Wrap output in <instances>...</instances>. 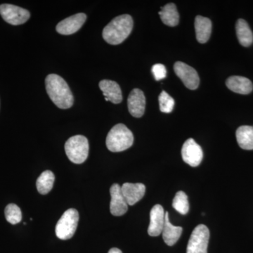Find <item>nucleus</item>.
Returning a JSON list of instances; mask_svg holds the SVG:
<instances>
[{"instance_id":"9","label":"nucleus","mask_w":253,"mask_h":253,"mask_svg":"<svg viewBox=\"0 0 253 253\" xmlns=\"http://www.w3.org/2000/svg\"><path fill=\"white\" fill-rule=\"evenodd\" d=\"M183 161L191 167H197L204 158L202 148L192 138L187 139L181 149Z\"/></svg>"},{"instance_id":"1","label":"nucleus","mask_w":253,"mask_h":253,"mask_svg":"<svg viewBox=\"0 0 253 253\" xmlns=\"http://www.w3.org/2000/svg\"><path fill=\"white\" fill-rule=\"evenodd\" d=\"M46 90L50 99L61 109H70L73 105V96L69 86L63 78L50 74L45 80Z\"/></svg>"},{"instance_id":"23","label":"nucleus","mask_w":253,"mask_h":253,"mask_svg":"<svg viewBox=\"0 0 253 253\" xmlns=\"http://www.w3.org/2000/svg\"><path fill=\"white\" fill-rule=\"evenodd\" d=\"M172 207L180 214H187L189 211V203L187 195L184 191H178L173 199Z\"/></svg>"},{"instance_id":"5","label":"nucleus","mask_w":253,"mask_h":253,"mask_svg":"<svg viewBox=\"0 0 253 253\" xmlns=\"http://www.w3.org/2000/svg\"><path fill=\"white\" fill-rule=\"evenodd\" d=\"M79 221V213L71 208L63 213L56 225V235L61 240H68L74 236Z\"/></svg>"},{"instance_id":"6","label":"nucleus","mask_w":253,"mask_h":253,"mask_svg":"<svg viewBox=\"0 0 253 253\" xmlns=\"http://www.w3.org/2000/svg\"><path fill=\"white\" fill-rule=\"evenodd\" d=\"M209 239V229L204 224H199L191 234L186 253H208Z\"/></svg>"},{"instance_id":"4","label":"nucleus","mask_w":253,"mask_h":253,"mask_svg":"<svg viewBox=\"0 0 253 253\" xmlns=\"http://www.w3.org/2000/svg\"><path fill=\"white\" fill-rule=\"evenodd\" d=\"M89 149L87 139L83 135L73 136L65 144V151L68 158L76 164H81L86 161L89 155Z\"/></svg>"},{"instance_id":"11","label":"nucleus","mask_w":253,"mask_h":253,"mask_svg":"<svg viewBox=\"0 0 253 253\" xmlns=\"http://www.w3.org/2000/svg\"><path fill=\"white\" fill-rule=\"evenodd\" d=\"M86 19V16L83 13L75 14L63 20L56 26V31L61 35L69 36L79 31Z\"/></svg>"},{"instance_id":"17","label":"nucleus","mask_w":253,"mask_h":253,"mask_svg":"<svg viewBox=\"0 0 253 253\" xmlns=\"http://www.w3.org/2000/svg\"><path fill=\"white\" fill-rule=\"evenodd\" d=\"M196 40L201 44L207 42L212 33V22L209 18L197 16L195 20Z\"/></svg>"},{"instance_id":"20","label":"nucleus","mask_w":253,"mask_h":253,"mask_svg":"<svg viewBox=\"0 0 253 253\" xmlns=\"http://www.w3.org/2000/svg\"><path fill=\"white\" fill-rule=\"evenodd\" d=\"M159 15L163 23L168 26L174 27L179 24V13L176 9V5L173 3H169L163 7H161Z\"/></svg>"},{"instance_id":"16","label":"nucleus","mask_w":253,"mask_h":253,"mask_svg":"<svg viewBox=\"0 0 253 253\" xmlns=\"http://www.w3.org/2000/svg\"><path fill=\"white\" fill-rule=\"evenodd\" d=\"M226 85L230 90L241 94H249L253 89L252 82L242 76H231L226 80Z\"/></svg>"},{"instance_id":"25","label":"nucleus","mask_w":253,"mask_h":253,"mask_svg":"<svg viewBox=\"0 0 253 253\" xmlns=\"http://www.w3.org/2000/svg\"><path fill=\"white\" fill-rule=\"evenodd\" d=\"M160 110L161 112L169 113L172 112L174 106V100L166 91H163L158 97Z\"/></svg>"},{"instance_id":"27","label":"nucleus","mask_w":253,"mask_h":253,"mask_svg":"<svg viewBox=\"0 0 253 253\" xmlns=\"http://www.w3.org/2000/svg\"><path fill=\"white\" fill-rule=\"evenodd\" d=\"M108 253H123L121 250L116 249V248H113L110 250L109 252Z\"/></svg>"},{"instance_id":"12","label":"nucleus","mask_w":253,"mask_h":253,"mask_svg":"<svg viewBox=\"0 0 253 253\" xmlns=\"http://www.w3.org/2000/svg\"><path fill=\"white\" fill-rule=\"evenodd\" d=\"M166 212L161 205H156L150 212V224L148 234L151 236H158L162 234L164 227Z\"/></svg>"},{"instance_id":"2","label":"nucleus","mask_w":253,"mask_h":253,"mask_svg":"<svg viewBox=\"0 0 253 253\" xmlns=\"http://www.w3.org/2000/svg\"><path fill=\"white\" fill-rule=\"evenodd\" d=\"M134 22L132 18L128 14L121 15L113 18L104 28L103 38L106 42L113 45L121 44L132 31Z\"/></svg>"},{"instance_id":"15","label":"nucleus","mask_w":253,"mask_h":253,"mask_svg":"<svg viewBox=\"0 0 253 253\" xmlns=\"http://www.w3.org/2000/svg\"><path fill=\"white\" fill-rule=\"evenodd\" d=\"M99 88L103 91L106 101L118 104L122 101V91L116 82L104 80L99 83Z\"/></svg>"},{"instance_id":"10","label":"nucleus","mask_w":253,"mask_h":253,"mask_svg":"<svg viewBox=\"0 0 253 253\" xmlns=\"http://www.w3.org/2000/svg\"><path fill=\"white\" fill-rule=\"evenodd\" d=\"M111 201L110 204V211L114 216H122L126 214L128 209V204L123 196L121 186L118 184H114L110 189Z\"/></svg>"},{"instance_id":"21","label":"nucleus","mask_w":253,"mask_h":253,"mask_svg":"<svg viewBox=\"0 0 253 253\" xmlns=\"http://www.w3.org/2000/svg\"><path fill=\"white\" fill-rule=\"evenodd\" d=\"M236 35L241 45L248 47L253 42V34L248 23L242 18L238 20L236 26Z\"/></svg>"},{"instance_id":"18","label":"nucleus","mask_w":253,"mask_h":253,"mask_svg":"<svg viewBox=\"0 0 253 253\" xmlns=\"http://www.w3.org/2000/svg\"><path fill=\"white\" fill-rule=\"evenodd\" d=\"M182 227L172 225L169 219V214L166 212L164 227L162 232L163 239L165 243L169 246H174L181 237Z\"/></svg>"},{"instance_id":"26","label":"nucleus","mask_w":253,"mask_h":253,"mask_svg":"<svg viewBox=\"0 0 253 253\" xmlns=\"http://www.w3.org/2000/svg\"><path fill=\"white\" fill-rule=\"evenodd\" d=\"M152 73L154 74L155 80L157 81H161L166 77L167 71L164 65L161 63L155 64L152 67Z\"/></svg>"},{"instance_id":"7","label":"nucleus","mask_w":253,"mask_h":253,"mask_svg":"<svg viewBox=\"0 0 253 253\" xmlns=\"http://www.w3.org/2000/svg\"><path fill=\"white\" fill-rule=\"evenodd\" d=\"M0 14L6 22L13 26L23 24L31 16L28 10L9 4L0 5Z\"/></svg>"},{"instance_id":"3","label":"nucleus","mask_w":253,"mask_h":253,"mask_svg":"<svg viewBox=\"0 0 253 253\" xmlns=\"http://www.w3.org/2000/svg\"><path fill=\"white\" fill-rule=\"evenodd\" d=\"M106 143L109 151L121 152L132 146L134 136L125 125L118 124L110 130L106 137Z\"/></svg>"},{"instance_id":"13","label":"nucleus","mask_w":253,"mask_h":253,"mask_svg":"<svg viewBox=\"0 0 253 253\" xmlns=\"http://www.w3.org/2000/svg\"><path fill=\"white\" fill-rule=\"evenodd\" d=\"M127 106L131 116L135 118L142 117L146 108L144 92L139 89H133L128 96Z\"/></svg>"},{"instance_id":"24","label":"nucleus","mask_w":253,"mask_h":253,"mask_svg":"<svg viewBox=\"0 0 253 253\" xmlns=\"http://www.w3.org/2000/svg\"><path fill=\"white\" fill-rule=\"evenodd\" d=\"M5 217L8 222L11 224H16L22 220V212L16 205L11 204L5 208Z\"/></svg>"},{"instance_id":"8","label":"nucleus","mask_w":253,"mask_h":253,"mask_svg":"<svg viewBox=\"0 0 253 253\" xmlns=\"http://www.w3.org/2000/svg\"><path fill=\"white\" fill-rule=\"evenodd\" d=\"M174 72L188 89L194 90L199 86L200 78L197 71L185 63L177 61L174 65Z\"/></svg>"},{"instance_id":"22","label":"nucleus","mask_w":253,"mask_h":253,"mask_svg":"<svg viewBox=\"0 0 253 253\" xmlns=\"http://www.w3.org/2000/svg\"><path fill=\"white\" fill-rule=\"evenodd\" d=\"M55 180L54 173L51 171L46 170L42 173L37 180V189L40 194H47L52 189Z\"/></svg>"},{"instance_id":"14","label":"nucleus","mask_w":253,"mask_h":253,"mask_svg":"<svg viewBox=\"0 0 253 253\" xmlns=\"http://www.w3.org/2000/svg\"><path fill=\"white\" fill-rule=\"evenodd\" d=\"M121 191L128 206H134L144 197L146 186L141 183H125L121 186Z\"/></svg>"},{"instance_id":"19","label":"nucleus","mask_w":253,"mask_h":253,"mask_svg":"<svg viewBox=\"0 0 253 253\" xmlns=\"http://www.w3.org/2000/svg\"><path fill=\"white\" fill-rule=\"evenodd\" d=\"M236 140L240 147L244 150H253V126H239L236 132Z\"/></svg>"}]
</instances>
